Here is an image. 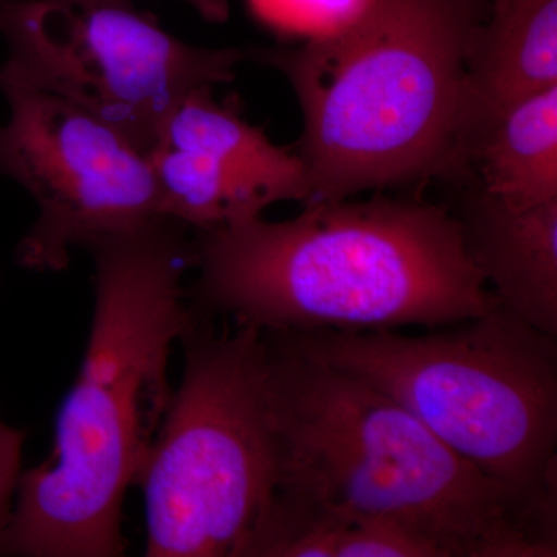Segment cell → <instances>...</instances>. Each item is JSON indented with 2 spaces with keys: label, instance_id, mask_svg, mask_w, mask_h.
I'll return each instance as SVG.
<instances>
[{
  "label": "cell",
  "instance_id": "obj_1",
  "mask_svg": "<svg viewBox=\"0 0 557 557\" xmlns=\"http://www.w3.org/2000/svg\"><path fill=\"white\" fill-rule=\"evenodd\" d=\"M159 218L94 242L95 309L54 445L24 469L0 556L119 557L124 497L138 485L172 398V346L199 319L183 276L194 239Z\"/></svg>",
  "mask_w": 557,
  "mask_h": 557
},
{
  "label": "cell",
  "instance_id": "obj_2",
  "mask_svg": "<svg viewBox=\"0 0 557 557\" xmlns=\"http://www.w3.org/2000/svg\"><path fill=\"white\" fill-rule=\"evenodd\" d=\"M190 304L263 333L448 327L498 302L456 214L376 196L193 231Z\"/></svg>",
  "mask_w": 557,
  "mask_h": 557
},
{
  "label": "cell",
  "instance_id": "obj_3",
  "mask_svg": "<svg viewBox=\"0 0 557 557\" xmlns=\"http://www.w3.org/2000/svg\"><path fill=\"white\" fill-rule=\"evenodd\" d=\"M263 336L277 457L267 509L384 523L434 557L557 556L555 509L486 478L380 388Z\"/></svg>",
  "mask_w": 557,
  "mask_h": 557
},
{
  "label": "cell",
  "instance_id": "obj_4",
  "mask_svg": "<svg viewBox=\"0 0 557 557\" xmlns=\"http://www.w3.org/2000/svg\"><path fill=\"white\" fill-rule=\"evenodd\" d=\"M490 2L366 0L299 49L251 51L287 76L302 109L306 205L463 168L467 54Z\"/></svg>",
  "mask_w": 557,
  "mask_h": 557
},
{
  "label": "cell",
  "instance_id": "obj_5",
  "mask_svg": "<svg viewBox=\"0 0 557 557\" xmlns=\"http://www.w3.org/2000/svg\"><path fill=\"white\" fill-rule=\"evenodd\" d=\"M285 336L394 398L509 493L557 511V338L500 307L423 335Z\"/></svg>",
  "mask_w": 557,
  "mask_h": 557
},
{
  "label": "cell",
  "instance_id": "obj_6",
  "mask_svg": "<svg viewBox=\"0 0 557 557\" xmlns=\"http://www.w3.org/2000/svg\"><path fill=\"white\" fill-rule=\"evenodd\" d=\"M139 475L148 557H242L276 483L269 357L258 329L199 313Z\"/></svg>",
  "mask_w": 557,
  "mask_h": 557
},
{
  "label": "cell",
  "instance_id": "obj_7",
  "mask_svg": "<svg viewBox=\"0 0 557 557\" xmlns=\"http://www.w3.org/2000/svg\"><path fill=\"white\" fill-rule=\"evenodd\" d=\"M0 33L10 47L0 83L64 98L146 157L180 102L231 83L247 58L189 46L132 0H0Z\"/></svg>",
  "mask_w": 557,
  "mask_h": 557
},
{
  "label": "cell",
  "instance_id": "obj_8",
  "mask_svg": "<svg viewBox=\"0 0 557 557\" xmlns=\"http://www.w3.org/2000/svg\"><path fill=\"white\" fill-rule=\"evenodd\" d=\"M0 175L35 199L38 219L16 248L22 269H67L73 248L164 218L148 157L120 132L49 91L0 83Z\"/></svg>",
  "mask_w": 557,
  "mask_h": 557
},
{
  "label": "cell",
  "instance_id": "obj_9",
  "mask_svg": "<svg viewBox=\"0 0 557 557\" xmlns=\"http://www.w3.org/2000/svg\"><path fill=\"white\" fill-rule=\"evenodd\" d=\"M164 218L190 231L262 215L278 201L309 199L306 166L203 87L180 102L148 153Z\"/></svg>",
  "mask_w": 557,
  "mask_h": 557
},
{
  "label": "cell",
  "instance_id": "obj_10",
  "mask_svg": "<svg viewBox=\"0 0 557 557\" xmlns=\"http://www.w3.org/2000/svg\"><path fill=\"white\" fill-rule=\"evenodd\" d=\"M456 215L498 307L557 338V199L511 203L478 186Z\"/></svg>",
  "mask_w": 557,
  "mask_h": 557
},
{
  "label": "cell",
  "instance_id": "obj_11",
  "mask_svg": "<svg viewBox=\"0 0 557 557\" xmlns=\"http://www.w3.org/2000/svg\"><path fill=\"white\" fill-rule=\"evenodd\" d=\"M557 86V0H491L465 69L460 159L512 104Z\"/></svg>",
  "mask_w": 557,
  "mask_h": 557
},
{
  "label": "cell",
  "instance_id": "obj_12",
  "mask_svg": "<svg viewBox=\"0 0 557 557\" xmlns=\"http://www.w3.org/2000/svg\"><path fill=\"white\" fill-rule=\"evenodd\" d=\"M479 186L519 205L557 199V86L504 110L467 150Z\"/></svg>",
  "mask_w": 557,
  "mask_h": 557
},
{
  "label": "cell",
  "instance_id": "obj_13",
  "mask_svg": "<svg viewBox=\"0 0 557 557\" xmlns=\"http://www.w3.org/2000/svg\"><path fill=\"white\" fill-rule=\"evenodd\" d=\"M262 20L277 27H325L335 30L364 7L366 0H249ZM322 35V30H321Z\"/></svg>",
  "mask_w": 557,
  "mask_h": 557
},
{
  "label": "cell",
  "instance_id": "obj_14",
  "mask_svg": "<svg viewBox=\"0 0 557 557\" xmlns=\"http://www.w3.org/2000/svg\"><path fill=\"white\" fill-rule=\"evenodd\" d=\"M27 432L10 426L0 417V534L13 512L22 471V450Z\"/></svg>",
  "mask_w": 557,
  "mask_h": 557
},
{
  "label": "cell",
  "instance_id": "obj_15",
  "mask_svg": "<svg viewBox=\"0 0 557 557\" xmlns=\"http://www.w3.org/2000/svg\"><path fill=\"white\" fill-rule=\"evenodd\" d=\"M183 2L193 7L205 21L214 22V24L225 22L230 17L228 0H183Z\"/></svg>",
  "mask_w": 557,
  "mask_h": 557
}]
</instances>
